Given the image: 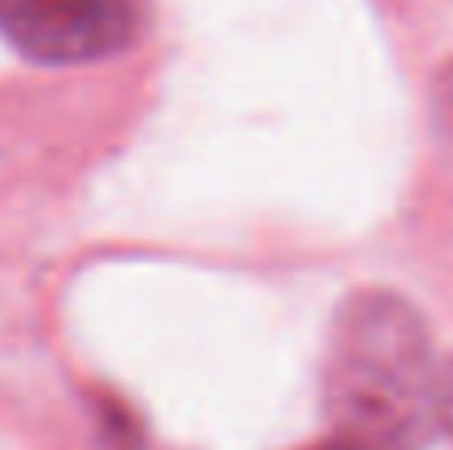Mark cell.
Returning a JSON list of instances; mask_svg holds the SVG:
<instances>
[{"instance_id":"7a4b0ae2","label":"cell","mask_w":453,"mask_h":450,"mask_svg":"<svg viewBox=\"0 0 453 450\" xmlns=\"http://www.w3.org/2000/svg\"><path fill=\"white\" fill-rule=\"evenodd\" d=\"M143 28V0H0V36L40 64H92Z\"/></svg>"},{"instance_id":"277c9868","label":"cell","mask_w":453,"mask_h":450,"mask_svg":"<svg viewBox=\"0 0 453 450\" xmlns=\"http://www.w3.org/2000/svg\"><path fill=\"white\" fill-rule=\"evenodd\" d=\"M438 415H441V431L453 435V359L441 367V387H438Z\"/></svg>"},{"instance_id":"3957f363","label":"cell","mask_w":453,"mask_h":450,"mask_svg":"<svg viewBox=\"0 0 453 450\" xmlns=\"http://www.w3.org/2000/svg\"><path fill=\"white\" fill-rule=\"evenodd\" d=\"M438 120L453 136V60L446 64V72H441V80H438Z\"/></svg>"},{"instance_id":"6da1fadb","label":"cell","mask_w":453,"mask_h":450,"mask_svg":"<svg viewBox=\"0 0 453 450\" xmlns=\"http://www.w3.org/2000/svg\"><path fill=\"white\" fill-rule=\"evenodd\" d=\"M441 371L426 323L390 291H362L338 311L322 399L334 435L370 450H422L441 431Z\"/></svg>"},{"instance_id":"5b68a950","label":"cell","mask_w":453,"mask_h":450,"mask_svg":"<svg viewBox=\"0 0 453 450\" xmlns=\"http://www.w3.org/2000/svg\"><path fill=\"white\" fill-rule=\"evenodd\" d=\"M306 450H370V446L354 443V438H346V435H334V438H326V443H319V446H306Z\"/></svg>"}]
</instances>
